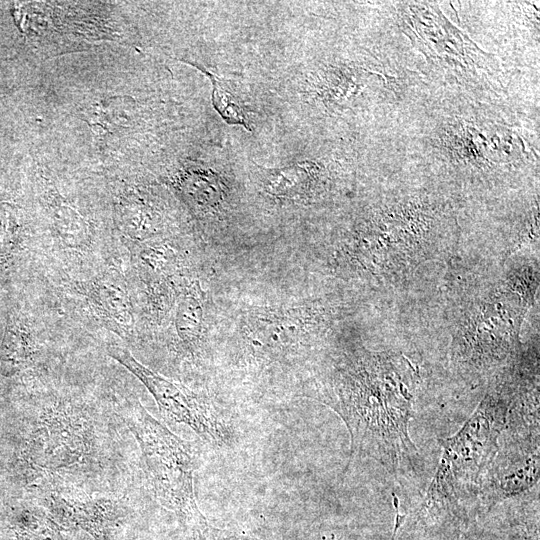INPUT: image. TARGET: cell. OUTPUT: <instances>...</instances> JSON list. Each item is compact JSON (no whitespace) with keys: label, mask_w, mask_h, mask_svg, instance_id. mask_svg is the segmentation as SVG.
Returning <instances> with one entry per match:
<instances>
[{"label":"cell","mask_w":540,"mask_h":540,"mask_svg":"<svg viewBox=\"0 0 540 540\" xmlns=\"http://www.w3.org/2000/svg\"><path fill=\"white\" fill-rule=\"evenodd\" d=\"M377 366L372 360H358L340 369L322 402L348 429L347 468L356 457H368L397 478L415 470L418 452L409 435L413 399L402 383L382 376Z\"/></svg>","instance_id":"obj_1"},{"label":"cell","mask_w":540,"mask_h":540,"mask_svg":"<svg viewBox=\"0 0 540 540\" xmlns=\"http://www.w3.org/2000/svg\"><path fill=\"white\" fill-rule=\"evenodd\" d=\"M510 401L487 394L461 429L442 441L443 453L429 486L426 508L456 512L460 501L479 493L499 450Z\"/></svg>","instance_id":"obj_2"},{"label":"cell","mask_w":540,"mask_h":540,"mask_svg":"<svg viewBox=\"0 0 540 540\" xmlns=\"http://www.w3.org/2000/svg\"><path fill=\"white\" fill-rule=\"evenodd\" d=\"M118 412L139 444L148 484L156 500L202 535L209 525L195 499L196 460L191 445L137 401L121 404Z\"/></svg>","instance_id":"obj_3"},{"label":"cell","mask_w":540,"mask_h":540,"mask_svg":"<svg viewBox=\"0 0 540 540\" xmlns=\"http://www.w3.org/2000/svg\"><path fill=\"white\" fill-rule=\"evenodd\" d=\"M107 353L147 388L167 418L187 425L212 445L222 447L231 443L233 431L207 399L146 367L126 348L109 346Z\"/></svg>","instance_id":"obj_4"},{"label":"cell","mask_w":540,"mask_h":540,"mask_svg":"<svg viewBox=\"0 0 540 540\" xmlns=\"http://www.w3.org/2000/svg\"><path fill=\"white\" fill-rule=\"evenodd\" d=\"M92 424L77 409L62 405L43 413L30 445L32 466L43 478L82 465L91 454Z\"/></svg>","instance_id":"obj_5"},{"label":"cell","mask_w":540,"mask_h":540,"mask_svg":"<svg viewBox=\"0 0 540 540\" xmlns=\"http://www.w3.org/2000/svg\"><path fill=\"white\" fill-rule=\"evenodd\" d=\"M539 480V437L520 441L517 447L498 450L485 473L479 493L494 505L532 488Z\"/></svg>","instance_id":"obj_6"},{"label":"cell","mask_w":540,"mask_h":540,"mask_svg":"<svg viewBox=\"0 0 540 540\" xmlns=\"http://www.w3.org/2000/svg\"><path fill=\"white\" fill-rule=\"evenodd\" d=\"M87 302L106 327L123 338L134 328L132 303L126 280L116 268H109L84 285Z\"/></svg>","instance_id":"obj_7"},{"label":"cell","mask_w":540,"mask_h":540,"mask_svg":"<svg viewBox=\"0 0 540 540\" xmlns=\"http://www.w3.org/2000/svg\"><path fill=\"white\" fill-rule=\"evenodd\" d=\"M300 334L296 311L255 314L246 328V340L253 355L270 362L294 353Z\"/></svg>","instance_id":"obj_8"},{"label":"cell","mask_w":540,"mask_h":540,"mask_svg":"<svg viewBox=\"0 0 540 540\" xmlns=\"http://www.w3.org/2000/svg\"><path fill=\"white\" fill-rule=\"evenodd\" d=\"M49 496L50 507L56 514L93 532H101L105 523L115 518L119 510L118 504L109 498H75L59 491Z\"/></svg>","instance_id":"obj_9"},{"label":"cell","mask_w":540,"mask_h":540,"mask_svg":"<svg viewBox=\"0 0 540 540\" xmlns=\"http://www.w3.org/2000/svg\"><path fill=\"white\" fill-rule=\"evenodd\" d=\"M37 352V342L32 331L21 320H11L3 340L0 361L7 373H13L28 366Z\"/></svg>","instance_id":"obj_10"},{"label":"cell","mask_w":540,"mask_h":540,"mask_svg":"<svg viewBox=\"0 0 540 540\" xmlns=\"http://www.w3.org/2000/svg\"><path fill=\"white\" fill-rule=\"evenodd\" d=\"M311 163H297L277 169L263 170L264 190L279 198H296L302 195L312 178Z\"/></svg>","instance_id":"obj_11"},{"label":"cell","mask_w":540,"mask_h":540,"mask_svg":"<svg viewBox=\"0 0 540 540\" xmlns=\"http://www.w3.org/2000/svg\"><path fill=\"white\" fill-rule=\"evenodd\" d=\"M203 321V306L196 288L183 293L175 314V329L183 348L192 352L200 339Z\"/></svg>","instance_id":"obj_12"},{"label":"cell","mask_w":540,"mask_h":540,"mask_svg":"<svg viewBox=\"0 0 540 540\" xmlns=\"http://www.w3.org/2000/svg\"><path fill=\"white\" fill-rule=\"evenodd\" d=\"M189 64L194 65L210 78L213 86L212 103L221 117L229 124L242 125L250 130L246 109L231 82L210 73L197 64L192 62Z\"/></svg>","instance_id":"obj_13"},{"label":"cell","mask_w":540,"mask_h":540,"mask_svg":"<svg viewBox=\"0 0 540 540\" xmlns=\"http://www.w3.org/2000/svg\"><path fill=\"white\" fill-rule=\"evenodd\" d=\"M185 180L187 194L200 205L214 206L220 202L223 190L215 175L196 173Z\"/></svg>","instance_id":"obj_14"},{"label":"cell","mask_w":540,"mask_h":540,"mask_svg":"<svg viewBox=\"0 0 540 540\" xmlns=\"http://www.w3.org/2000/svg\"><path fill=\"white\" fill-rule=\"evenodd\" d=\"M202 536L204 540H259L248 535H242L231 531L220 530L210 526H208Z\"/></svg>","instance_id":"obj_15"},{"label":"cell","mask_w":540,"mask_h":540,"mask_svg":"<svg viewBox=\"0 0 540 540\" xmlns=\"http://www.w3.org/2000/svg\"><path fill=\"white\" fill-rule=\"evenodd\" d=\"M505 540H539L538 524L523 525L510 531Z\"/></svg>","instance_id":"obj_16"}]
</instances>
